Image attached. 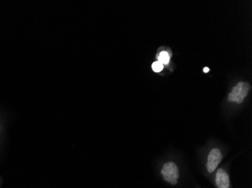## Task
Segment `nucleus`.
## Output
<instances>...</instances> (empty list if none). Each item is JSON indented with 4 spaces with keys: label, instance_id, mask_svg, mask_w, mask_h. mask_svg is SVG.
Segmentation results:
<instances>
[{
    "label": "nucleus",
    "instance_id": "f257e3e1",
    "mask_svg": "<svg viewBox=\"0 0 252 188\" xmlns=\"http://www.w3.org/2000/svg\"><path fill=\"white\" fill-rule=\"evenodd\" d=\"M250 90V85L245 82H239L236 87H233L231 93L229 94L228 100L236 103H242L246 98Z\"/></svg>",
    "mask_w": 252,
    "mask_h": 188
},
{
    "label": "nucleus",
    "instance_id": "423d86ee",
    "mask_svg": "<svg viewBox=\"0 0 252 188\" xmlns=\"http://www.w3.org/2000/svg\"><path fill=\"white\" fill-rule=\"evenodd\" d=\"M152 69L156 73H159L163 69V65L158 61L154 62L152 65Z\"/></svg>",
    "mask_w": 252,
    "mask_h": 188
},
{
    "label": "nucleus",
    "instance_id": "0eeeda50",
    "mask_svg": "<svg viewBox=\"0 0 252 188\" xmlns=\"http://www.w3.org/2000/svg\"><path fill=\"white\" fill-rule=\"evenodd\" d=\"M204 73H209V69L208 67L204 68Z\"/></svg>",
    "mask_w": 252,
    "mask_h": 188
},
{
    "label": "nucleus",
    "instance_id": "20e7f679",
    "mask_svg": "<svg viewBox=\"0 0 252 188\" xmlns=\"http://www.w3.org/2000/svg\"><path fill=\"white\" fill-rule=\"evenodd\" d=\"M216 185L219 188H230V178L223 169L218 170L216 174Z\"/></svg>",
    "mask_w": 252,
    "mask_h": 188
},
{
    "label": "nucleus",
    "instance_id": "f03ea898",
    "mask_svg": "<svg viewBox=\"0 0 252 188\" xmlns=\"http://www.w3.org/2000/svg\"><path fill=\"white\" fill-rule=\"evenodd\" d=\"M162 176L166 182L171 185H176L179 178V170L175 162H167L162 169Z\"/></svg>",
    "mask_w": 252,
    "mask_h": 188
},
{
    "label": "nucleus",
    "instance_id": "39448f33",
    "mask_svg": "<svg viewBox=\"0 0 252 188\" xmlns=\"http://www.w3.org/2000/svg\"><path fill=\"white\" fill-rule=\"evenodd\" d=\"M158 62L162 65L168 64L170 60L169 54L166 52H162L158 56Z\"/></svg>",
    "mask_w": 252,
    "mask_h": 188
},
{
    "label": "nucleus",
    "instance_id": "7ed1b4c3",
    "mask_svg": "<svg viewBox=\"0 0 252 188\" xmlns=\"http://www.w3.org/2000/svg\"><path fill=\"white\" fill-rule=\"evenodd\" d=\"M222 156L221 152L218 148H214L209 153V158H208L207 169L209 172L212 173L219 166L220 161H221Z\"/></svg>",
    "mask_w": 252,
    "mask_h": 188
},
{
    "label": "nucleus",
    "instance_id": "6e6552de",
    "mask_svg": "<svg viewBox=\"0 0 252 188\" xmlns=\"http://www.w3.org/2000/svg\"><path fill=\"white\" fill-rule=\"evenodd\" d=\"M0 129H2V122H1V121H0Z\"/></svg>",
    "mask_w": 252,
    "mask_h": 188
},
{
    "label": "nucleus",
    "instance_id": "1a4fd4ad",
    "mask_svg": "<svg viewBox=\"0 0 252 188\" xmlns=\"http://www.w3.org/2000/svg\"><path fill=\"white\" fill-rule=\"evenodd\" d=\"M1 185H2V179L0 178V186H1Z\"/></svg>",
    "mask_w": 252,
    "mask_h": 188
},
{
    "label": "nucleus",
    "instance_id": "9d476101",
    "mask_svg": "<svg viewBox=\"0 0 252 188\" xmlns=\"http://www.w3.org/2000/svg\"><path fill=\"white\" fill-rule=\"evenodd\" d=\"M2 129H0V136H1V134H2Z\"/></svg>",
    "mask_w": 252,
    "mask_h": 188
}]
</instances>
